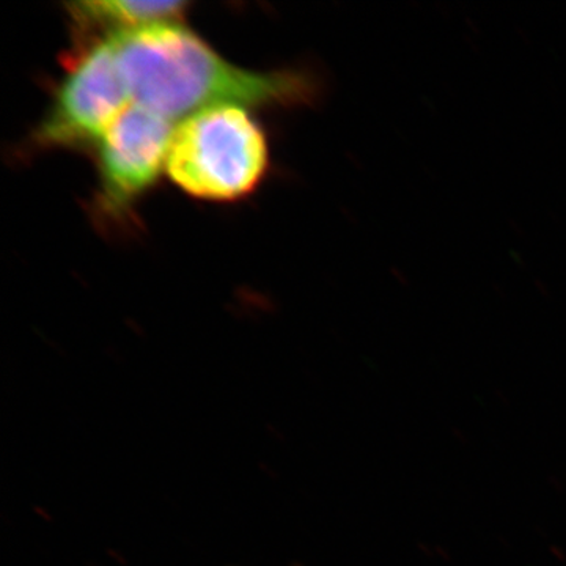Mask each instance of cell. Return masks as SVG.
Listing matches in <instances>:
<instances>
[{
  "instance_id": "cell-1",
  "label": "cell",
  "mask_w": 566,
  "mask_h": 566,
  "mask_svg": "<svg viewBox=\"0 0 566 566\" xmlns=\"http://www.w3.org/2000/svg\"><path fill=\"white\" fill-rule=\"evenodd\" d=\"M111 40L129 99L170 122L218 106H307L322 93L311 71H253L227 62L181 22Z\"/></svg>"
},
{
  "instance_id": "cell-2",
  "label": "cell",
  "mask_w": 566,
  "mask_h": 566,
  "mask_svg": "<svg viewBox=\"0 0 566 566\" xmlns=\"http://www.w3.org/2000/svg\"><path fill=\"white\" fill-rule=\"evenodd\" d=\"M270 167L262 125L243 106L197 112L175 128L166 175L193 199L237 202L251 196Z\"/></svg>"
},
{
  "instance_id": "cell-3",
  "label": "cell",
  "mask_w": 566,
  "mask_h": 566,
  "mask_svg": "<svg viewBox=\"0 0 566 566\" xmlns=\"http://www.w3.org/2000/svg\"><path fill=\"white\" fill-rule=\"evenodd\" d=\"M174 122L140 104L120 112L96 145L98 186L93 192L92 221L103 232H123L136 222V208L166 170Z\"/></svg>"
},
{
  "instance_id": "cell-4",
  "label": "cell",
  "mask_w": 566,
  "mask_h": 566,
  "mask_svg": "<svg viewBox=\"0 0 566 566\" xmlns=\"http://www.w3.org/2000/svg\"><path fill=\"white\" fill-rule=\"evenodd\" d=\"M128 99L112 40L73 48L65 76L29 144L39 151L95 150Z\"/></svg>"
},
{
  "instance_id": "cell-5",
  "label": "cell",
  "mask_w": 566,
  "mask_h": 566,
  "mask_svg": "<svg viewBox=\"0 0 566 566\" xmlns=\"http://www.w3.org/2000/svg\"><path fill=\"white\" fill-rule=\"evenodd\" d=\"M73 29V48L111 40L150 25L181 22L189 3L167 0H87L65 7Z\"/></svg>"
}]
</instances>
